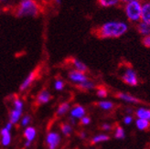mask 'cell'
Segmentation results:
<instances>
[{"instance_id":"obj_17","label":"cell","mask_w":150,"mask_h":149,"mask_svg":"<svg viewBox=\"0 0 150 149\" xmlns=\"http://www.w3.org/2000/svg\"><path fill=\"white\" fill-rule=\"evenodd\" d=\"M98 4L102 7H105V8H109V7H115L118 6L121 1L120 0H97Z\"/></svg>"},{"instance_id":"obj_5","label":"cell","mask_w":150,"mask_h":149,"mask_svg":"<svg viewBox=\"0 0 150 149\" xmlns=\"http://www.w3.org/2000/svg\"><path fill=\"white\" fill-rule=\"evenodd\" d=\"M61 142V136L56 132H50L46 137V143L49 149H56Z\"/></svg>"},{"instance_id":"obj_10","label":"cell","mask_w":150,"mask_h":149,"mask_svg":"<svg viewBox=\"0 0 150 149\" xmlns=\"http://www.w3.org/2000/svg\"><path fill=\"white\" fill-rule=\"evenodd\" d=\"M0 136H1V145L3 146H8L11 143V133L10 131L6 127L0 130Z\"/></svg>"},{"instance_id":"obj_14","label":"cell","mask_w":150,"mask_h":149,"mask_svg":"<svg viewBox=\"0 0 150 149\" xmlns=\"http://www.w3.org/2000/svg\"><path fill=\"white\" fill-rule=\"evenodd\" d=\"M137 30L141 36H143V37L149 36L150 35V26L143 21H140L137 25Z\"/></svg>"},{"instance_id":"obj_32","label":"cell","mask_w":150,"mask_h":149,"mask_svg":"<svg viewBox=\"0 0 150 149\" xmlns=\"http://www.w3.org/2000/svg\"><path fill=\"white\" fill-rule=\"evenodd\" d=\"M133 122V117L130 116V115H127L124 118V123L125 124H130L131 123Z\"/></svg>"},{"instance_id":"obj_8","label":"cell","mask_w":150,"mask_h":149,"mask_svg":"<svg viewBox=\"0 0 150 149\" xmlns=\"http://www.w3.org/2000/svg\"><path fill=\"white\" fill-rule=\"evenodd\" d=\"M141 21L150 26V1L145 0L142 2V14Z\"/></svg>"},{"instance_id":"obj_2","label":"cell","mask_w":150,"mask_h":149,"mask_svg":"<svg viewBox=\"0 0 150 149\" xmlns=\"http://www.w3.org/2000/svg\"><path fill=\"white\" fill-rule=\"evenodd\" d=\"M40 13V6L36 0H21L16 15L18 17H36Z\"/></svg>"},{"instance_id":"obj_18","label":"cell","mask_w":150,"mask_h":149,"mask_svg":"<svg viewBox=\"0 0 150 149\" xmlns=\"http://www.w3.org/2000/svg\"><path fill=\"white\" fill-rule=\"evenodd\" d=\"M22 115V112H19L16 109H12L10 111V114H9V122L12 124H16L18 123V121L20 120V117Z\"/></svg>"},{"instance_id":"obj_36","label":"cell","mask_w":150,"mask_h":149,"mask_svg":"<svg viewBox=\"0 0 150 149\" xmlns=\"http://www.w3.org/2000/svg\"><path fill=\"white\" fill-rule=\"evenodd\" d=\"M31 143L30 142H28V141H26V143H25V147H28V146H30Z\"/></svg>"},{"instance_id":"obj_3","label":"cell","mask_w":150,"mask_h":149,"mask_svg":"<svg viewBox=\"0 0 150 149\" xmlns=\"http://www.w3.org/2000/svg\"><path fill=\"white\" fill-rule=\"evenodd\" d=\"M124 10L127 19L132 23H138L141 21L142 1L132 0V1L125 4Z\"/></svg>"},{"instance_id":"obj_20","label":"cell","mask_w":150,"mask_h":149,"mask_svg":"<svg viewBox=\"0 0 150 149\" xmlns=\"http://www.w3.org/2000/svg\"><path fill=\"white\" fill-rule=\"evenodd\" d=\"M69 110H70V103L69 102H62V104H59V106L57 109V115L62 116V115L65 114Z\"/></svg>"},{"instance_id":"obj_9","label":"cell","mask_w":150,"mask_h":149,"mask_svg":"<svg viewBox=\"0 0 150 149\" xmlns=\"http://www.w3.org/2000/svg\"><path fill=\"white\" fill-rule=\"evenodd\" d=\"M51 98H52V96L49 91L42 90L39 94H38L36 101H37V103L39 104V105H40V104H45V103L49 102L51 100Z\"/></svg>"},{"instance_id":"obj_25","label":"cell","mask_w":150,"mask_h":149,"mask_svg":"<svg viewBox=\"0 0 150 149\" xmlns=\"http://www.w3.org/2000/svg\"><path fill=\"white\" fill-rule=\"evenodd\" d=\"M13 108L16 109L19 112H23V107H24V104H23V102H22L21 99L19 98H15L14 101H13Z\"/></svg>"},{"instance_id":"obj_29","label":"cell","mask_w":150,"mask_h":149,"mask_svg":"<svg viewBox=\"0 0 150 149\" xmlns=\"http://www.w3.org/2000/svg\"><path fill=\"white\" fill-rule=\"evenodd\" d=\"M31 122V116L30 115H25L24 117H22V120H21V125L26 127L29 124V123Z\"/></svg>"},{"instance_id":"obj_19","label":"cell","mask_w":150,"mask_h":149,"mask_svg":"<svg viewBox=\"0 0 150 149\" xmlns=\"http://www.w3.org/2000/svg\"><path fill=\"white\" fill-rule=\"evenodd\" d=\"M136 124H137V127L141 131L146 130L150 127V122L147 120H144V119H137Z\"/></svg>"},{"instance_id":"obj_30","label":"cell","mask_w":150,"mask_h":149,"mask_svg":"<svg viewBox=\"0 0 150 149\" xmlns=\"http://www.w3.org/2000/svg\"><path fill=\"white\" fill-rule=\"evenodd\" d=\"M142 43L143 45L146 48H150V35L143 37V40H142Z\"/></svg>"},{"instance_id":"obj_40","label":"cell","mask_w":150,"mask_h":149,"mask_svg":"<svg viewBox=\"0 0 150 149\" xmlns=\"http://www.w3.org/2000/svg\"><path fill=\"white\" fill-rule=\"evenodd\" d=\"M148 1H150V0H148Z\"/></svg>"},{"instance_id":"obj_34","label":"cell","mask_w":150,"mask_h":149,"mask_svg":"<svg viewBox=\"0 0 150 149\" xmlns=\"http://www.w3.org/2000/svg\"><path fill=\"white\" fill-rule=\"evenodd\" d=\"M5 127L7 129V130H11V128H12V124L10 123V122H8V123H7L6 124V126H5Z\"/></svg>"},{"instance_id":"obj_15","label":"cell","mask_w":150,"mask_h":149,"mask_svg":"<svg viewBox=\"0 0 150 149\" xmlns=\"http://www.w3.org/2000/svg\"><path fill=\"white\" fill-rule=\"evenodd\" d=\"M36 133H37L36 129L32 127V126H29V127H27L24 130V137L26 138L27 141L31 143L36 137Z\"/></svg>"},{"instance_id":"obj_27","label":"cell","mask_w":150,"mask_h":149,"mask_svg":"<svg viewBox=\"0 0 150 149\" xmlns=\"http://www.w3.org/2000/svg\"><path fill=\"white\" fill-rule=\"evenodd\" d=\"M97 95L99 96V97L101 98H104V97H106V96L108 95V92L105 88H103V87H100L98 88V90H97Z\"/></svg>"},{"instance_id":"obj_24","label":"cell","mask_w":150,"mask_h":149,"mask_svg":"<svg viewBox=\"0 0 150 149\" xmlns=\"http://www.w3.org/2000/svg\"><path fill=\"white\" fill-rule=\"evenodd\" d=\"M98 106L103 110L105 111H108V110H111L115 107V104L112 103V102H109V101H102V102H98Z\"/></svg>"},{"instance_id":"obj_28","label":"cell","mask_w":150,"mask_h":149,"mask_svg":"<svg viewBox=\"0 0 150 149\" xmlns=\"http://www.w3.org/2000/svg\"><path fill=\"white\" fill-rule=\"evenodd\" d=\"M65 86V83H64V81H62V80H57L55 81V84H54V87L57 91H62L63 90V88Z\"/></svg>"},{"instance_id":"obj_4","label":"cell","mask_w":150,"mask_h":149,"mask_svg":"<svg viewBox=\"0 0 150 149\" xmlns=\"http://www.w3.org/2000/svg\"><path fill=\"white\" fill-rule=\"evenodd\" d=\"M122 81L125 84H128L130 86H137L138 84V79L137 72L134 71L130 67H127L123 72L121 76Z\"/></svg>"},{"instance_id":"obj_33","label":"cell","mask_w":150,"mask_h":149,"mask_svg":"<svg viewBox=\"0 0 150 149\" xmlns=\"http://www.w3.org/2000/svg\"><path fill=\"white\" fill-rule=\"evenodd\" d=\"M103 130H105V131H110V130H112V125H110V124H103V125H102V127H101Z\"/></svg>"},{"instance_id":"obj_11","label":"cell","mask_w":150,"mask_h":149,"mask_svg":"<svg viewBox=\"0 0 150 149\" xmlns=\"http://www.w3.org/2000/svg\"><path fill=\"white\" fill-rule=\"evenodd\" d=\"M70 62L73 66L74 70L79 71L83 72V73H85V72L88 71V67L83 62H82V61H81L80 59H75V58H71L70 59Z\"/></svg>"},{"instance_id":"obj_1","label":"cell","mask_w":150,"mask_h":149,"mask_svg":"<svg viewBox=\"0 0 150 149\" xmlns=\"http://www.w3.org/2000/svg\"><path fill=\"white\" fill-rule=\"evenodd\" d=\"M128 29V25L124 21H107L97 27L93 33L99 39H116L125 35Z\"/></svg>"},{"instance_id":"obj_16","label":"cell","mask_w":150,"mask_h":149,"mask_svg":"<svg viewBox=\"0 0 150 149\" xmlns=\"http://www.w3.org/2000/svg\"><path fill=\"white\" fill-rule=\"evenodd\" d=\"M136 115L138 119H144L150 122V110L146 108H139L136 111Z\"/></svg>"},{"instance_id":"obj_35","label":"cell","mask_w":150,"mask_h":149,"mask_svg":"<svg viewBox=\"0 0 150 149\" xmlns=\"http://www.w3.org/2000/svg\"><path fill=\"white\" fill-rule=\"evenodd\" d=\"M120 1H121V3H123V4H126V3L132 1V0H120Z\"/></svg>"},{"instance_id":"obj_13","label":"cell","mask_w":150,"mask_h":149,"mask_svg":"<svg viewBox=\"0 0 150 149\" xmlns=\"http://www.w3.org/2000/svg\"><path fill=\"white\" fill-rule=\"evenodd\" d=\"M71 117H73L74 119H81L82 117L85 116V109L79 105V104H76L71 110Z\"/></svg>"},{"instance_id":"obj_12","label":"cell","mask_w":150,"mask_h":149,"mask_svg":"<svg viewBox=\"0 0 150 149\" xmlns=\"http://www.w3.org/2000/svg\"><path fill=\"white\" fill-rule=\"evenodd\" d=\"M116 97L118 99H121L126 102H130V103H139L141 102L140 100H138L137 97H134V96L131 95V94H128V93H116Z\"/></svg>"},{"instance_id":"obj_39","label":"cell","mask_w":150,"mask_h":149,"mask_svg":"<svg viewBox=\"0 0 150 149\" xmlns=\"http://www.w3.org/2000/svg\"><path fill=\"white\" fill-rule=\"evenodd\" d=\"M0 1H2V2H3V1H6V0H0Z\"/></svg>"},{"instance_id":"obj_21","label":"cell","mask_w":150,"mask_h":149,"mask_svg":"<svg viewBox=\"0 0 150 149\" xmlns=\"http://www.w3.org/2000/svg\"><path fill=\"white\" fill-rule=\"evenodd\" d=\"M78 88L82 91H88V90H91V89L94 88V83H93V81L88 80V81H84V83L78 84Z\"/></svg>"},{"instance_id":"obj_31","label":"cell","mask_w":150,"mask_h":149,"mask_svg":"<svg viewBox=\"0 0 150 149\" xmlns=\"http://www.w3.org/2000/svg\"><path fill=\"white\" fill-rule=\"evenodd\" d=\"M90 123H91V119H90V117H88V116H84L81 119V124L82 125H87Z\"/></svg>"},{"instance_id":"obj_38","label":"cell","mask_w":150,"mask_h":149,"mask_svg":"<svg viewBox=\"0 0 150 149\" xmlns=\"http://www.w3.org/2000/svg\"><path fill=\"white\" fill-rule=\"evenodd\" d=\"M54 1L57 5H61V3H62V0H54Z\"/></svg>"},{"instance_id":"obj_37","label":"cell","mask_w":150,"mask_h":149,"mask_svg":"<svg viewBox=\"0 0 150 149\" xmlns=\"http://www.w3.org/2000/svg\"><path fill=\"white\" fill-rule=\"evenodd\" d=\"M80 136H81V138H84V137L86 136H85V133H83V132L81 133H80Z\"/></svg>"},{"instance_id":"obj_6","label":"cell","mask_w":150,"mask_h":149,"mask_svg":"<svg viewBox=\"0 0 150 149\" xmlns=\"http://www.w3.org/2000/svg\"><path fill=\"white\" fill-rule=\"evenodd\" d=\"M68 76H69V79L72 81V83H77V85L80 84V83H84V81H88V78L85 75V73L81 72V71H76V70H71L69 72Z\"/></svg>"},{"instance_id":"obj_26","label":"cell","mask_w":150,"mask_h":149,"mask_svg":"<svg viewBox=\"0 0 150 149\" xmlns=\"http://www.w3.org/2000/svg\"><path fill=\"white\" fill-rule=\"evenodd\" d=\"M125 136V130L121 127V126H117L115 128V137L117 139H123Z\"/></svg>"},{"instance_id":"obj_7","label":"cell","mask_w":150,"mask_h":149,"mask_svg":"<svg viewBox=\"0 0 150 149\" xmlns=\"http://www.w3.org/2000/svg\"><path fill=\"white\" fill-rule=\"evenodd\" d=\"M37 76H38V71L37 70L31 71L28 75V77L23 81V83H21V85L19 87V91L20 92H25V91H27L28 89L31 86V84L35 81Z\"/></svg>"},{"instance_id":"obj_22","label":"cell","mask_w":150,"mask_h":149,"mask_svg":"<svg viewBox=\"0 0 150 149\" xmlns=\"http://www.w3.org/2000/svg\"><path fill=\"white\" fill-rule=\"evenodd\" d=\"M110 139V136H107V135H103V133H102V135H98V136H95L92 141L91 143L92 144H97V143H101V142H105V141L109 140Z\"/></svg>"},{"instance_id":"obj_23","label":"cell","mask_w":150,"mask_h":149,"mask_svg":"<svg viewBox=\"0 0 150 149\" xmlns=\"http://www.w3.org/2000/svg\"><path fill=\"white\" fill-rule=\"evenodd\" d=\"M61 130H62V132L64 136H71V133L72 132V127H71V124L63 123L61 124Z\"/></svg>"}]
</instances>
